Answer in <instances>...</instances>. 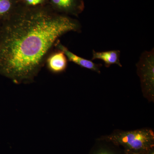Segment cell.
<instances>
[{
  "mask_svg": "<svg viewBox=\"0 0 154 154\" xmlns=\"http://www.w3.org/2000/svg\"><path fill=\"white\" fill-rule=\"evenodd\" d=\"M120 51L119 50H111L108 51H93L92 60H100L104 62L105 66L108 68L113 64H116L122 67V65L120 62Z\"/></svg>",
  "mask_w": 154,
  "mask_h": 154,
  "instance_id": "cell-8",
  "label": "cell"
},
{
  "mask_svg": "<svg viewBox=\"0 0 154 154\" xmlns=\"http://www.w3.org/2000/svg\"><path fill=\"white\" fill-rule=\"evenodd\" d=\"M68 61L67 58L63 51L57 49L49 54L45 63L50 72L53 73L59 74L66 70Z\"/></svg>",
  "mask_w": 154,
  "mask_h": 154,
  "instance_id": "cell-5",
  "label": "cell"
},
{
  "mask_svg": "<svg viewBox=\"0 0 154 154\" xmlns=\"http://www.w3.org/2000/svg\"><path fill=\"white\" fill-rule=\"evenodd\" d=\"M81 23L44 8L15 11L0 28V75L15 84H31L60 38L80 32Z\"/></svg>",
  "mask_w": 154,
  "mask_h": 154,
  "instance_id": "cell-1",
  "label": "cell"
},
{
  "mask_svg": "<svg viewBox=\"0 0 154 154\" xmlns=\"http://www.w3.org/2000/svg\"><path fill=\"white\" fill-rule=\"evenodd\" d=\"M13 3L11 0H0V17H6L8 18L13 9Z\"/></svg>",
  "mask_w": 154,
  "mask_h": 154,
  "instance_id": "cell-9",
  "label": "cell"
},
{
  "mask_svg": "<svg viewBox=\"0 0 154 154\" xmlns=\"http://www.w3.org/2000/svg\"><path fill=\"white\" fill-rule=\"evenodd\" d=\"M54 8L59 12L65 14L77 16L84 8V5L78 0H50Z\"/></svg>",
  "mask_w": 154,
  "mask_h": 154,
  "instance_id": "cell-6",
  "label": "cell"
},
{
  "mask_svg": "<svg viewBox=\"0 0 154 154\" xmlns=\"http://www.w3.org/2000/svg\"><path fill=\"white\" fill-rule=\"evenodd\" d=\"M143 96L149 102L154 100V51H144L136 65Z\"/></svg>",
  "mask_w": 154,
  "mask_h": 154,
  "instance_id": "cell-3",
  "label": "cell"
},
{
  "mask_svg": "<svg viewBox=\"0 0 154 154\" xmlns=\"http://www.w3.org/2000/svg\"><path fill=\"white\" fill-rule=\"evenodd\" d=\"M89 154H126L122 149L102 137L97 139Z\"/></svg>",
  "mask_w": 154,
  "mask_h": 154,
  "instance_id": "cell-7",
  "label": "cell"
},
{
  "mask_svg": "<svg viewBox=\"0 0 154 154\" xmlns=\"http://www.w3.org/2000/svg\"><path fill=\"white\" fill-rule=\"evenodd\" d=\"M24 2L32 7H36V6L43 5L45 0H23Z\"/></svg>",
  "mask_w": 154,
  "mask_h": 154,
  "instance_id": "cell-10",
  "label": "cell"
},
{
  "mask_svg": "<svg viewBox=\"0 0 154 154\" xmlns=\"http://www.w3.org/2000/svg\"><path fill=\"white\" fill-rule=\"evenodd\" d=\"M55 47L57 49L63 51L67 58L68 60L69 61L74 63L82 67L91 70L99 74L101 73L100 68L102 66L101 64L94 63L92 60L86 59L77 55L70 51L67 48L61 43L60 40L56 44Z\"/></svg>",
  "mask_w": 154,
  "mask_h": 154,
  "instance_id": "cell-4",
  "label": "cell"
},
{
  "mask_svg": "<svg viewBox=\"0 0 154 154\" xmlns=\"http://www.w3.org/2000/svg\"><path fill=\"white\" fill-rule=\"evenodd\" d=\"M101 137L119 146L126 154L146 153L154 149V132L149 128L128 131L116 130Z\"/></svg>",
  "mask_w": 154,
  "mask_h": 154,
  "instance_id": "cell-2",
  "label": "cell"
},
{
  "mask_svg": "<svg viewBox=\"0 0 154 154\" xmlns=\"http://www.w3.org/2000/svg\"><path fill=\"white\" fill-rule=\"evenodd\" d=\"M154 154V149H152L151 150L149 151L147 153H140V154Z\"/></svg>",
  "mask_w": 154,
  "mask_h": 154,
  "instance_id": "cell-11",
  "label": "cell"
}]
</instances>
